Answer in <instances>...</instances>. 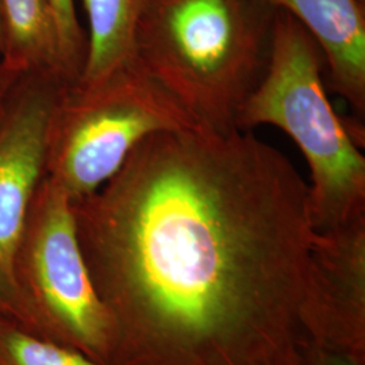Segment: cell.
<instances>
[{
  "label": "cell",
  "mask_w": 365,
  "mask_h": 365,
  "mask_svg": "<svg viewBox=\"0 0 365 365\" xmlns=\"http://www.w3.org/2000/svg\"><path fill=\"white\" fill-rule=\"evenodd\" d=\"M66 87L57 72H24L0 107V321L38 337L15 284L14 260L33 197L46 178L51 122Z\"/></svg>",
  "instance_id": "6"
},
{
  "label": "cell",
  "mask_w": 365,
  "mask_h": 365,
  "mask_svg": "<svg viewBox=\"0 0 365 365\" xmlns=\"http://www.w3.org/2000/svg\"><path fill=\"white\" fill-rule=\"evenodd\" d=\"M197 128L133 58L95 84L66 87L51 122L46 178L75 203L103 187L146 137Z\"/></svg>",
  "instance_id": "4"
},
{
  "label": "cell",
  "mask_w": 365,
  "mask_h": 365,
  "mask_svg": "<svg viewBox=\"0 0 365 365\" xmlns=\"http://www.w3.org/2000/svg\"><path fill=\"white\" fill-rule=\"evenodd\" d=\"M300 325L304 344L365 364V217L314 232Z\"/></svg>",
  "instance_id": "7"
},
{
  "label": "cell",
  "mask_w": 365,
  "mask_h": 365,
  "mask_svg": "<svg viewBox=\"0 0 365 365\" xmlns=\"http://www.w3.org/2000/svg\"><path fill=\"white\" fill-rule=\"evenodd\" d=\"M0 365H108L0 321Z\"/></svg>",
  "instance_id": "11"
},
{
  "label": "cell",
  "mask_w": 365,
  "mask_h": 365,
  "mask_svg": "<svg viewBox=\"0 0 365 365\" xmlns=\"http://www.w3.org/2000/svg\"><path fill=\"white\" fill-rule=\"evenodd\" d=\"M18 75H15L13 71L4 63V58L0 52V107L3 105V101L10 90L14 80Z\"/></svg>",
  "instance_id": "14"
},
{
  "label": "cell",
  "mask_w": 365,
  "mask_h": 365,
  "mask_svg": "<svg viewBox=\"0 0 365 365\" xmlns=\"http://www.w3.org/2000/svg\"><path fill=\"white\" fill-rule=\"evenodd\" d=\"M88 18L87 56L76 84L86 87L135 58V38L145 0H81Z\"/></svg>",
  "instance_id": "10"
},
{
  "label": "cell",
  "mask_w": 365,
  "mask_h": 365,
  "mask_svg": "<svg viewBox=\"0 0 365 365\" xmlns=\"http://www.w3.org/2000/svg\"><path fill=\"white\" fill-rule=\"evenodd\" d=\"M319 45L330 86L359 117L365 114V11L360 0H269Z\"/></svg>",
  "instance_id": "8"
},
{
  "label": "cell",
  "mask_w": 365,
  "mask_h": 365,
  "mask_svg": "<svg viewBox=\"0 0 365 365\" xmlns=\"http://www.w3.org/2000/svg\"><path fill=\"white\" fill-rule=\"evenodd\" d=\"M325 57L312 34L277 9L271 63L242 108L237 129L272 125L307 160L309 210L315 233L365 217V158L327 99Z\"/></svg>",
  "instance_id": "3"
},
{
  "label": "cell",
  "mask_w": 365,
  "mask_h": 365,
  "mask_svg": "<svg viewBox=\"0 0 365 365\" xmlns=\"http://www.w3.org/2000/svg\"><path fill=\"white\" fill-rule=\"evenodd\" d=\"M299 365H365L339 353L304 344Z\"/></svg>",
  "instance_id": "13"
},
{
  "label": "cell",
  "mask_w": 365,
  "mask_h": 365,
  "mask_svg": "<svg viewBox=\"0 0 365 365\" xmlns=\"http://www.w3.org/2000/svg\"><path fill=\"white\" fill-rule=\"evenodd\" d=\"M0 21L1 56L15 75L53 71L64 78L51 0H0Z\"/></svg>",
  "instance_id": "9"
},
{
  "label": "cell",
  "mask_w": 365,
  "mask_h": 365,
  "mask_svg": "<svg viewBox=\"0 0 365 365\" xmlns=\"http://www.w3.org/2000/svg\"><path fill=\"white\" fill-rule=\"evenodd\" d=\"M111 365H299L309 184L248 131H160L72 203Z\"/></svg>",
  "instance_id": "1"
},
{
  "label": "cell",
  "mask_w": 365,
  "mask_h": 365,
  "mask_svg": "<svg viewBox=\"0 0 365 365\" xmlns=\"http://www.w3.org/2000/svg\"><path fill=\"white\" fill-rule=\"evenodd\" d=\"M0 52H1V21H0Z\"/></svg>",
  "instance_id": "15"
},
{
  "label": "cell",
  "mask_w": 365,
  "mask_h": 365,
  "mask_svg": "<svg viewBox=\"0 0 365 365\" xmlns=\"http://www.w3.org/2000/svg\"><path fill=\"white\" fill-rule=\"evenodd\" d=\"M60 37L63 75L69 86L78 81L87 56V36L80 26L75 0H51Z\"/></svg>",
  "instance_id": "12"
},
{
  "label": "cell",
  "mask_w": 365,
  "mask_h": 365,
  "mask_svg": "<svg viewBox=\"0 0 365 365\" xmlns=\"http://www.w3.org/2000/svg\"><path fill=\"white\" fill-rule=\"evenodd\" d=\"M269 0H145L135 60L202 129L237 122L271 63Z\"/></svg>",
  "instance_id": "2"
},
{
  "label": "cell",
  "mask_w": 365,
  "mask_h": 365,
  "mask_svg": "<svg viewBox=\"0 0 365 365\" xmlns=\"http://www.w3.org/2000/svg\"><path fill=\"white\" fill-rule=\"evenodd\" d=\"M14 279L42 339L111 365V319L80 248L72 202L49 178L29 210Z\"/></svg>",
  "instance_id": "5"
}]
</instances>
